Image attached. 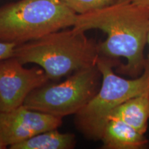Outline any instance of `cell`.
I'll use <instances>...</instances> for the list:
<instances>
[{"instance_id": "6da1fadb", "label": "cell", "mask_w": 149, "mask_h": 149, "mask_svg": "<svg viewBox=\"0 0 149 149\" xmlns=\"http://www.w3.org/2000/svg\"><path fill=\"white\" fill-rule=\"evenodd\" d=\"M79 31L101 30L107 34L99 43L100 56L123 57L126 64H120L118 73L136 77L142 74L147 59L144 51L149 29V11L131 0L114 1L104 8L77 15L72 26Z\"/></svg>"}, {"instance_id": "7a4b0ae2", "label": "cell", "mask_w": 149, "mask_h": 149, "mask_svg": "<svg viewBox=\"0 0 149 149\" xmlns=\"http://www.w3.org/2000/svg\"><path fill=\"white\" fill-rule=\"evenodd\" d=\"M14 57L24 65H39L50 80L56 81L96 66L100 53L97 43L72 27L17 46Z\"/></svg>"}, {"instance_id": "3957f363", "label": "cell", "mask_w": 149, "mask_h": 149, "mask_svg": "<svg viewBox=\"0 0 149 149\" xmlns=\"http://www.w3.org/2000/svg\"><path fill=\"white\" fill-rule=\"evenodd\" d=\"M77 14L63 0H19L0 7V41L22 45L72 27Z\"/></svg>"}, {"instance_id": "277c9868", "label": "cell", "mask_w": 149, "mask_h": 149, "mask_svg": "<svg viewBox=\"0 0 149 149\" xmlns=\"http://www.w3.org/2000/svg\"><path fill=\"white\" fill-rule=\"evenodd\" d=\"M117 59L100 56L96 66L102 74L97 93L75 114L74 124L84 137L100 140L111 113L129 99L149 89V64L138 77L127 79L117 75L113 68L120 65Z\"/></svg>"}, {"instance_id": "5b68a950", "label": "cell", "mask_w": 149, "mask_h": 149, "mask_svg": "<svg viewBox=\"0 0 149 149\" xmlns=\"http://www.w3.org/2000/svg\"><path fill=\"white\" fill-rule=\"evenodd\" d=\"M102 74L97 66L78 70L64 81L42 86L33 91L24 105L31 109L63 117L75 115L100 87Z\"/></svg>"}, {"instance_id": "8992f818", "label": "cell", "mask_w": 149, "mask_h": 149, "mask_svg": "<svg viewBox=\"0 0 149 149\" xmlns=\"http://www.w3.org/2000/svg\"><path fill=\"white\" fill-rule=\"evenodd\" d=\"M49 81L42 68H24L16 57L0 61V113L24 105L33 91Z\"/></svg>"}, {"instance_id": "52a82bcc", "label": "cell", "mask_w": 149, "mask_h": 149, "mask_svg": "<svg viewBox=\"0 0 149 149\" xmlns=\"http://www.w3.org/2000/svg\"><path fill=\"white\" fill-rule=\"evenodd\" d=\"M62 118L31 109L22 105L0 113V137L6 146H11L37 134L60 127Z\"/></svg>"}, {"instance_id": "ba28073f", "label": "cell", "mask_w": 149, "mask_h": 149, "mask_svg": "<svg viewBox=\"0 0 149 149\" xmlns=\"http://www.w3.org/2000/svg\"><path fill=\"white\" fill-rule=\"evenodd\" d=\"M100 140L104 149H143L148 146L144 134L117 119L109 120Z\"/></svg>"}, {"instance_id": "9c48e42d", "label": "cell", "mask_w": 149, "mask_h": 149, "mask_svg": "<svg viewBox=\"0 0 149 149\" xmlns=\"http://www.w3.org/2000/svg\"><path fill=\"white\" fill-rule=\"evenodd\" d=\"M145 134L149 120V89L121 104L110 115Z\"/></svg>"}, {"instance_id": "30bf717a", "label": "cell", "mask_w": 149, "mask_h": 149, "mask_svg": "<svg viewBox=\"0 0 149 149\" xmlns=\"http://www.w3.org/2000/svg\"><path fill=\"white\" fill-rule=\"evenodd\" d=\"M75 135L60 133L57 128L42 132L26 140L9 147L10 149H72L75 147Z\"/></svg>"}, {"instance_id": "8fae6325", "label": "cell", "mask_w": 149, "mask_h": 149, "mask_svg": "<svg viewBox=\"0 0 149 149\" xmlns=\"http://www.w3.org/2000/svg\"><path fill=\"white\" fill-rule=\"evenodd\" d=\"M76 13L84 14L100 9L114 2V0H63Z\"/></svg>"}, {"instance_id": "7c38bea8", "label": "cell", "mask_w": 149, "mask_h": 149, "mask_svg": "<svg viewBox=\"0 0 149 149\" xmlns=\"http://www.w3.org/2000/svg\"><path fill=\"white\" fill-rule=\"evenodd\" d=\"M16 46L15 44L0 41V61L14 57Z\"/></svg>"}, {"instance_id": "4fadbf2b", "label": "cell", "mask_w": 149, "mask_h": 149, "mask_svg": "<svg viewBox=\"0 0 149 149\" xmlns=\"http://www.w3.org/2000/svg\"><path fill=\"white\" fill-rule=\"evenodd\" d=\"M135 4L142 7L149 11V0H131Z\"/></svg>"}, {"instance_id": "5bb4252c", "label": "cell", "mask_w": 149, "mask_h": 149, "mask_svg": "<svg viewBox=\"0 0 149 149\" xmlns=\"http://www.w3.org/2000/svg\"><path fill=\"white\" fill-rule=\"evenodd\" d=\"M7 146H6V144L3 143L2 139H1V137H0V149H5L6 148Z\"/></svg>"}, {"instance_id": "9a60e30c", "label": "cell", "mask_w": 149, "mask_h": 149, "mask_svg": "<svg viewBox=\"0 0 149 149\" xmlns=\"http://www.w3.org/2000/svg\"><path fill=\"white\" fill-rule=\"evenodd\" d=\"M147 44H148L149 46V29H148V35H147ZM147 63L149 64V54L148 56V59H147Z\"/></svg>"}]
</instances>
